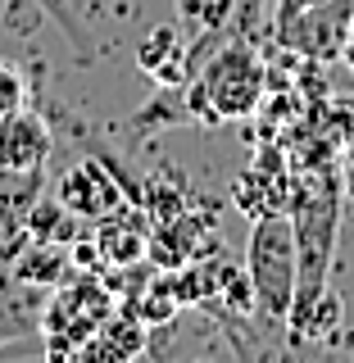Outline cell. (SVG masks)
Returning <instances> with one entry per match:
<instances>
[{"mask_svg":"<svg viewBox=\"0 0 354 363\" xmlns=\"http://www.w3.org/2000/svg\"><path fill=\"white\" fill-rule=\"evenodd\" d=\"M268 96V68L250 41H227L187 82V113L196 123H236L259 113Z\"/></svg>","mask_w":354,"mask_h":363,"instance_id":"cell-1","label":"cell"},{"mask_svg":"<svg viewBox=\"0 0 354 363\" xmlns=\"http://www.w3.org/2000/svg\"><path fill=\"white\" fill-rule=\"evenodd\" d=\"M245 272H250V286H255V313L264 323L287 327L295 286H300V250H295L291 213L255 218L245 241Z\"/></svg>","mask_w":354,"mask_h":363,"instance_id":"cell-2","label":"cell"},{"mask_svg":"<svg viewBox=\"0 0 354 363\" xmlns=\"http://www.w3.org/2000/svg\"><path fill=\"white\" fill-rule=\"evenodd\" d=\"M118 309L114 291L100 286L96 272H73L64 286L50 291L45 300V318H41V345L50 359H73L82 350V340L96 332L105 318Z\"/></svg>","mask_w":354,"mask_h":363,"instance_id":"cell-3","label":"cell"},{"mask_svg":"<svg viewBox=\"0 0 354 363\" xmlns=\"http://www.w3.org/2000/svg\"><path fill=\"white\" fill-rule=\"evenodd\" d=\"M354 18V0H277L272 5V37L282 50L309 64H336Z\"/></svg>","mask_w":354,"mask_h":363,"instance_id":"cell-4","label":"cell"},{"mask_svg":"<svg viewBox=\"0 0 354 363\" xmlns=\"http://www.w3.org/2000/svg\"><path fill=\"white\" fill-rule=\"evenodd\" d=\"M45 186V164H23V168H0V259H14L28 241V218L41 204Z\"/></svg>","mask_w":354,"mask_h":363,"instance_id":"cell-5","label":"cell"},{"mask_svg":"<svg viewBox=\"0 0 354 363\" xmlns=\"http://www.w3.org/2000/svg\"><path fill=\"white\" fill-rule=\"evenodd\" d=\"M60 200L87 223H100V218H109L114 209H123V191L114 186V173L100 168L96 159H82V164L68 168L64 182H60Z\"/></svg>","mask_w":354,"mask_h":363,"instance_id":"cell-6","label":"cell"},{"mask_svg":"<svg viewBox=\"0 0 354 363\" xmlns=\"http://www.w3.org/2000/svg\"><path fill=\"white\" fill-rule=\"evenodd\" d=\"M291 191H295V177L282 173V159L277 155H264L255 159V168L236 182L232 200L241 204L250 218H268V213H291Z\"/></svg>","mask_w":354,"mask_h":363,"instance_id":"cell-7","label":"cell"},{"mask_svg":"<svg viewBox=\"0 0 354 363\" xmlns=\"http://www.w3.org/2000/svg\"><path fill=\"white\" fill-rule=\"evenodd\" d=\"M45 300H50L45 286H32V281L0 268V350L18 336H41Z\"/></svg>","mask_w":354,"mask_h":363,"instance_id":"cell-8","label":"cell"},{"mask_svg":"<svg viewBox=\"0 0 354 363\" xmlns=\"http://www.w3.org/2000/svg\"><path fill=\"white\" fill-rule=\"evenodd\" d=\"M150 350V327L141 323L136 313L128 309H114L105 323L96 327L87 340H82V350H77L73 359H91V363H123V359H136V354H145Z\"/></svg>","mask_w":354,"mask_h":363,"instance_id":"cell-9","label":"cell"},{"mask_svg":"<svg viewBox=\"0 0 354 363\" xmlns=\"http://www.w3.org/2000/svg\"><path fill=\"white\" fill-rule=\"evenodd\" d=\"M236 5H241V0H173L177 23L187 28V45H191V77H196V68L214 55V41H219L223 28L232 23Z\"/></svg>","mask_w":354,"mask_h":363,"instance_id":"cell-10","label":"cell"},{"mask_svg":"<svg viewBox=\"0 0 354 363\" xmlns=\"http://www.w3.org/2000/svg\"><path fill=\"white\" fill-rule=\"evenodd\" d=\"M55 150L50 128L41 113H32L23 105L18 113L0 118V168H23V164H45Z\"/></svg>","mask_w":354,"mask_h":363,"instance_id":"cell-11","label":"cell"},{"mask_svg":"<svg viewBox=\"0 0 354 363\" xmlns=\"http://www.w3.org/2000/svg\"><path fill=\"white\" fill-rule=\"evenodd\" d=\"M9 272L23 281H32V286H64L68 277L77 272V259H73V245H60V241H23V250L14 259H9Z\"/></svg>","mask_w":354,"mask_h":363,"instance_id":"cell-12","label":"cell"},{"mask_svg":"<svg viewBox=\"0 0 354 363\" xmlns=\"http://www.w3.org/2000/svg\"><path fill=\"white\" fill-rule=\"evenodd\" d=\"M96 255L105 264H136V259L150 255V227L141 223V213L128 209H114L109 218L96 223Z\"/></svg>","mask_w":354,"mask_h":363,"instance_id":"cell-13","label":"cell"},{"mask_svg":"<svg viewBox=\"0 0 354 363\" xmlns=\"http://www.w3.org/2000/svg\"><path fill=\"white\" fill-rule=\"evenodd\" d=\"M136 60H141V68L159 86H187L191 82V45L177 28L150 32V37L141 41V50H136Z\"/></svg>","mask_w":354,"mask_h":363,"instance_id":"cell-14","label":"cell"},{"mask_svg":"<svg viewBox=\"0 0 354 363\" xmlns=\"http://www.w3.org/2000/svg\"><path fill=\"white\" fill-rule=\"evenodd\" d=\"M341 318H345V309H341V300H336L332 286L300 291V295L291 300L287 332H291L295 340H327V336H336Z\"/></svg>","mask_w":354,"mask_h":363,"instance_id":"cell-15","label":"cell"},{"mask_svg":"<svg viewBox=\"0 0 354 363\" xmlns=\"http://www.w3.org/2000/svg\"><path fill=\"white\" fill-rule=\"evenodd\" d=\"M28 236L32 241H60V245H73V236H77V213L68 209V204L60 196H41V204L32 209V218H28Z\"/></svg>","mask_w":354,"mask_h":363,"instance_id":"cell-16","label":"cell"},{"mask_svg":"<svg viewBox=\"0 0 354 363\" xmlns=\"http://www.w3.org/2000/svg\"><path fill=\"white\" fill-rule=\"evenodd\" d=\"M23 105H28V82H23V73L0 55V118L18 113Z\"/></svg>","mask_w":354,"mask_h":363,"instance_id":"cell-17","label":"cell"},{"mask_svg":"<svg viewBox=\"0 0 354 363\" xmlns=\"http://www.w3.org/2000/svg\"><path fill=\"white\" fill-rule=\"evenodd\" d=\"M341 64L354 73V18H350V32H345V45H341Z\"/></svg>","mask_w":354,"mask_h":363,"instance_id":"cell-18","label":"cell"},{"mask_svg":"<svg viewBox=\"0 0 354 363\" xmlns=\"http://www.w3.org/2000/svg\"><path fill=\"white\" fill-rule=\"evenodd\" d=\"M241 5H259V0H241Z\"/></svg>","mask_w":354,"mask_h":363,"instance_id":"cell-19","label":"cell"}]
</instances>
